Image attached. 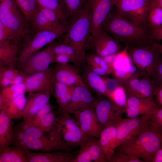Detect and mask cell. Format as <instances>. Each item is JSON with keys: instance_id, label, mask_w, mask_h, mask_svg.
Returning a JSON list of instances; mask_svg holds the SVG:
<instances>
[{"instance_id": "cell-46", "label": "cell", "mask_w": 162, "mask_h": 162, "mask_svg": "<svg viewBox=\"0 0 162 162\" xmlns=\"http://www.w3.org/2000/svg\"><path fill=\"white\" fill-rule=\"evenodd\" d=\"M70 86L56 80L54 82V96L56 102L58 101L71 88Z\"/></svg>"}, {"instance_id": "cell-36", "label": "cell", "mask_w": 162, "mask_h": 162, "mask_svg": "<svg viewBox=\"0 0 162 162\" xmlns=\"http://www.w3.org/2000/svg\"><path fill=\"white\" fill-rule=\"evenodd\" d=\"M15 1L30 26V23L40 8L37 0H15Z\"/></svg>"}, {"instance_id": "cell-16", "label": "cell", "mask_w": 162, "mask_h": 162, "mask_svg": "<svg viewBox=\"0 0 162 162\" xmlns=\"http://www.w3.org/2000/svg\"><path fill=\"white\" fill-rule=\"evenodd\" d=\"M97 100L92 94L88 87L76 86L75 87L69 104L62 110L59 111H64L72 114L75 111L94 108Z\"/></svg>"}, {"instance_id": "cell-25", "label": "cell", "mask_w": 162, "mask_h": 162, "mask_svg": "<svg viewBox=\"0 0 162 162\" xmlns=\"http://www.w3.org/2000/svg\"><path fill=\"white\" fill-rule=\"evenodd\" d=\"M51 96L40 92L28 93L23 112V121L28 124L38 111L50 101Z\"/></svg>"}, {"instance_id": "cell-26", "label": "cell", "mask_w": 162, "mask_h": 162, "mask_svg": "<svg viewBox=\"0 0 162 162\" xmlns=\"http://www.w3.org/2000/svg\"><path fill=\"white\" fill-rule=\"evenodd\" d=\"M54 76L55 80L67 85L88 87L79 74L76 68L69 64H56L54 67Z\"/></svg>"}, {"instance_id": "cell-45", "label": "cell", "mask_w": 162, "mask_h": 162, "mask_svg": "<svg viewBox=\"0 0 162 162\" xmlns=\"http://www.w3.org/2000/svg\"><path fill=\"white\" fill-rule=\"evenodd\" d=\"M110 162H144L137 158L124 153L118 150L116 151Z\"/></svg>"}, {"instance_id": "cell-21", "label": "cell", "mask_w": 162, "mask_h": 162, "mask_svg": "<svg viewBox=\"0 0 162 162\" xmlns=\"http://www.w3.org/2000/svg\"><path fill=\"white\" fill-rule=\"evenodd\" d=\"M106 162L102 152L99 140L88 137L76 152L72 162Z\"/></svg>"}, {"instance_id": "cell-34", "label": "cell", "mask_w": 162, "mask_h": 162, "mask_svg": "<svg viewBox=\"0 0 162 162\" xmlns=\"http://www.w3.org/2000/svg\"><path fill=\"white\" fill-rule=\"evenodd\" d=\"M0 90V109L5 104L26 92L24 84L10 85Z\"/></svg>"}, {"instance_id": "cell-24", "label": "cell", "mask_w": 162, "mask_h": 162, "mask_svg": "<svg viewBox=\"0 0 162 162\" xmlns=\"http://www.w3.org/2000/svg\"><path fill=\"white\" fill-rule=\"evenodd\" d=\"M96 54L102 57L116 54L122 50L120 44L108 33L101 31L90 38Z\"/></svg>"}, {"instance_id": "cell-32", "label": "cell", "mask_w": 162, "mask_h": 162, "mask_svg": "<svg viewBox=\"0 0 162 162\" xmlns=\"http://www.w3.org/2000/svg\"><path fill=\"white\" fill-rule=\"evenodd\" d=\"M54 41L50 43V44L55 55L64 54L69 56L73 59L74 63L77 66L84 63L74 47L70 44L62 40L58 42Z\"/></svg>"}, {"instance_id": "cell-28", "label": "cell", "mask_w": 162, "mask_h": 162, "mask_svg": "<svg viewBox=\"0 0 162 162\" xmlns=\"http://www.w3.org/2000/svg\"><path fill=\"white\" fill-rule=\"evenodd\" d=\"M14 127L5 110L0 109V149L9 146L12 141Z\"/></svg>"}, {"instance_id": "cell-4", "label": "cell", "mask_w": 162, "mask_h": 162, "mask_svg": "<svg viewBox=\"0 0 162 162\" xmlns=\"http://www.w3.org/2000/svg\"><path fill=\"white\" fill-rule=\"evenodd\" d=\"M91 12L88 2L77 18L69 26L62 40L71 45L84 63L86 48L91 35Z\"/></svg>"}, {"instance_id": "cell-35", "label": "cell", "mask_w": 162, "mask_h": 162, "mask_svg": "<svg viewBox=\"0 0 162 162\" xmlns=\"http://www.w3.org/2000/svg\"><path fill=\"white\" fill-rule=\"evenodd\" d=\"M0 162H27L26 157L18 147L8 146L0 149Z\"/></svg>"}, {"instance_id": "cell-56", "label": "cell", "mask_w": 162, "mask_h": 162, "mask_svg": "<svg viewBox=\"0 0 162 162\" xmlns=\"http://www.w3.org/2000/svg\"><path fill=\"white\" fill-rule=\"evenodd\" d=\"M153 45L155 49L162 54V44L154 41L153 42Z\"/></svg>"}, {"instance_id": "cell-50", "label": "cell", "mask_w": 162, "mask_h": 162, "mask_svg": "<svg viewBox=\"0 0 162 162\" xmlns=\"http://www.w3.org/2000/svg\"><path fill=\"white\" fill-rule=\"evenodd\" d=\"M86 62L87 64V66L97 74L102 76L110 74L104 69L95 64L88 61H86Z\"/></svg>"}, {"instance_id": "cell-23", "label": "cell", "mask_w": 162, "mask_h": 162, "mask_svg": "<svg viewBox=\"0 0 162 162\" xmlns=\"http://www.w3.org/2000/svg\"><path fill=\"white\" fill-rule=\"evenodd\" d=\"M64 26H66L61 23L53 11L40 7L30 24V28L33 32L56 29Z\"/></svg>"}, {"instance_id": "cell-6", "label": "cell", "mask_w": 162, "mask_h": 162, "mask_svg": "<svg viewBox=\"0 0 162 162\" xmlns=\"http://www.w3.org/2000/svg\"><path fill=\"white\" fill-rule=\"evenodd\" d=\"M69 27L34 32L24 39L19 54V64L67 31Z\"/></svg>"}, {"instance_id": "cell-9", "label": "cell", "mask_w": 162, "mask_h": 162, "mask_svg": "<svg viewBox=\"0 0 162 162\" xmlns=\"http://www.w3.org/2000/svg\"><path fill=\"white\" fill-rule=\"evenodd\" d=\"M152 0H115V7L121 15L147 28V13Z\"/></svg>"}, {"instance_id": "cell-30", "label": "cell", "mask_w": 162, "mask_h": 162, "mask_svg": "<svg viewBox=\"0 0 162 162\" xmlns=\"http://www.w3.org/2000/svg\"><path fill=\"white\" fill-rule=\"evenodd\" d=\"M81 77L89 88L99 94L105 96L107 90L104 77L95 73L87 66Z\"/></svg>"}, {"instance_id": "cell-10", "label": "cell", "mask_w": 162, "mask_h": 162, "mask_svg": "<svg viewBox=\"0 0 162 162\" xmlns=\"http://www.w3.org/2000/svg\"><path fill=\"white\" fill-rule=\"evenodd\" d=\"M150 117L141 116L134 118L122 117L118 120L115 124L116 134V148L148 128L150 124Z\"/></svg>"}, {"instance_id": "cell-42", "label": "cell", "mask_w": 162, "mask_h": 162, "mask_svg": "<svg viewBox=\"0 0 162 162\" xmlns=\"http://www.w3.org/2000/svg\"><path fill=\"white\" fill-rule=\"evenodd\" d=\"M150 76L157 86L162 85V54L160 53Z\"/></svg>"}, {"instance_id": "cell-51", "label": "cell", "mask_w": 162, "mask_h": 162, "mask_svg": "<svg viewBox=\"0 0 162 162\" xmlns=\"http://www.w3.org/2000/svg\"><path fill=\"white\" fill-rule=\"evenodd\" d=\"M28 75L20 70L14 76L10 82V85L24 84Z\"/></svg>"}, {"instance_id": "cell-40", "label": "cell", "mask_w": 162, "mask_h": 162, "mask_svg": "<svg viewBox=\"0 0 162 162\" xmlns=\"http://www.w3.org/2000/svg\"><path fill=\"white\" fill-rule=\"evenodd\" d=\"M56 115L53 110L46 115L35 127L44 132L48 131L55 126Z\"/></svg>"}, {"instance_id": "cell-31", "label": "cell", "mask_w": 162, "mask_h": 162, "mask_svg": "<svg viewBox=\"0 0 162 162\" xmlns=\"http://www.w3.org/2000/svg\"><path fill=\"white\" fill-rule=\"evenodd\" d=\"M26 99L25 94L20 95L5 104L0 109L4 108L10 119H19L22 117Z\"/></svg>"}, {"instance_id": "cell-44", "label": "cell", "mask_w": 162, "mask_h": 162, "mask_svg": "<svg viewBox=\"0 0 162 162\" xmlns=\"http://www.w3.org/2000/svg\"><path fill=\"white\" fill-rule=\"evenodd\" d=\"M92 62L101 67L106 71L110 74H112V69L104 58L95 54L90 53L86 56V62Z\"/></svg>"}, {"instance_id": "cell-12", "label": "cell", "mask_w": 162, "mask_h": 162, "mask_svg": "<svg viewBox=\"0 0 162 162\" xmlns=\"http://www.w3.org/2000/svg\"><path fill=\"white\" fill-rule=\"evenodd\" d=\"M122 85L127 96L142 98H154L158 86L150 76L137 73L122 82Z\"/></svg>"}, {"instance_id": "cell-33", "label": "cell", "mask_w": 162, "mask_h": 162, "mask_svg": "<svg viewBox=\"0 0 162 162\" xmlns=\"http://www.w3.org/2000/svg\"><path fill=\"white\" fill-rule=\"evenodd\" d=\"M146 24L151 35L162 25V8L152 1L147 13Z\"/></svg>"}, {"instance_id": "cell-49", "label": "cell", "mask_w": 162, "mask_h": 162, "mask_svg": "<svg viewBox=\"0 0 162 162\" xmlns=\"http://www.w3.org/2000/svg\"><path fill=\"white\" fill-rule=\"evenodd\" d=\"M104 78L107 93L108 92L112 91L118 86L120 85H122V83L116 78L112 79L104 77Z\"/></svg>"}, {"instance_id": "cell-27", "label": "cell", "mask_w": 162, "mask_h": 162, "mask_svg": "<svg viewBox=\"0 0 162 162\" xmlns=\"http://www.w3.org/2000/svg\"><path fill=\"white\" fill-rule=\"evenodd\" d=\"M116 128L115 124L103 129L99 138L100 147L107 162H110L116 150Z\"/></svg>"}, {"instance_id": "cell-57", "label": "cell", "mask_w": 162, "mask_h": 162, "mask_svg": "<svg viewBox=\"0 0 162 162\" xmlns=\"http://www.w3.org/2000/svg\"><path fill=\"white\" fill-rule=\"evenodd\" d=\"M152 2L162 8V0H152Z\"/></svg>"}, {"instance_id": "cell-22", "label": "cell", "mask_w": 162, "mask_h": 162, "mask_svg": "<svg viewBox=\"0 0 162 162\" xmlns=\"http://www.w3.org/2000/svg\"><path fill=\"white\" fill-rule=\"evenodd\" d=\"M21 150L27 162H72L75 156L73 152L64 151L32 152L25 147Z\"/></svg>"}, {"instance_id": "cell-15", "label": "cell", "mask_w": 162, "mask_h": 162, "mask_svg": "<svg viewBox=\"0 0 162 162\" xmlns=\"http://www.w3.org/2000/svg\"><path fill=\"white\" fill-rule=\"evenodd\" d=\"M91 12L92 26L90 38L101 31L104 20L115 7V0H88Z\"/></svg>"}, {"instance_id": "cell-52", "label": "cell", "mask_w": 162, "mask_h": 162, "mask_svg": "<svg viewBox=\"0 0 162 162\" xmlns=\"http://www.w3.org/2000/svg\"><path fill=\"white\" fill-rule=\"evenodd\" d=\"M72 62H74L73 60L69 56L64 54H59L55 55L54 63L65 64Z\"/></svg>"}, {"instance_id": "cell-8", "label": "cell", "mask_w": 162, "mask_h": 162, "mask_svg": "<svg viewBox=\"0 0 162 162\" xmlns=\"http://www.w3.org/2000/svg\"><path fill=\"white\" fill-rule=\"evenodd\" d=\"M55 127L61 136L70 146H82L88 137L81 129L75 120L70 114L64 111H58Z\"/></svg>"}, {"instance_id": "cell-13", "label": "cell", "mask_w": 162, "mask_h": 162, "mask_svg": "<svg viewBox=\"0 0 162 162\" xmlns=\"http://www.w3.org/2000/svg\"><path fill=\"white\" fill-rule=\"evenodd\" d=\"M55 80L54 67L28 76L24 84L26 92H40L52 95Z\"/></svg>"}, {"instance_id": "cell-18", "label": "cell", "mask_w": 162, "mask_h": 162, "mask_svg": "<svg viewBox=\"0 0 162 162\" xmlns=\"http://www.w3.org/2000/svg\"><path fill=\"white\" fill-rule=\"evenodd\" d=\"M128 46L125 45L124 49L116 53L112 66V74L122 83L137 73L136 68L128 52Z\"/></svg>"}, {"instance_id": "cell-53", "label": "cell", "mask_w": 162, "mask_h": 162, "mask_svg": "<svg viewBox=\"0 0 162 162\" xmlns=\"http://www.w3.org/2000/svg\"><path fill=\"white\" fill-rule=\"evenodd\" d=\"M154 98L158 107L162 108V85L157 87L154 92Z\"/></svg>"}, {"instance_id": "cell-3", "label": "cell", "mask_w": 162, "mask_h": 162, "mask_svg": "<svg viewBox=\"0 0 162 162\" xmlns=\"http://www.w3.org/2000/svg\"><path fill=\"white\" fill-rule=\"evenodd\" d=\"M11 144L14 146L24 147L30 150L39 152L72 151L71 147L62 138L55 126L48 131V136L44 138H37L26 135L14 128Z\"/></svg>"}, {"instance_id": "cell-1", "label": "cell", "mask_w": 162, "mask_h": 162, "mask_svg": "<svg viewBox=\"0 0 162 162\" xmlns=\"http://www.w3.org/2000/svg\"><path fill=\"white\" fill-rule=\"evenodd\" d=\"M101 31L110 34L120 44L128 46L154 41L151 39L148 28L138 25L121 15L115 7L103 22Z\"/></svg>"}, {"instance_id": "cell-54", "label": "cell", "mask_w": 162, "mask_h": 162, "mask_svg": "<svg viewBox=\"0 0 162 162\" xmlns=\"http://www.w3.org/2000/svg\"><path fill=\"white\" fill-rule=\"evenodd\" d=\"M151 38L153 40H162V25L156 31L151 35Z\"/></svg>"}, {"instance_id": "cell-19", "label": "cell", "mask_w": 162, "mask_h": 162, "mask_svg": "<svg viewBox=\"0 0 162 162\" xmlns=\"http://www.w3.org/2000/svg\"><path fill=\"white\" fill-rule=\"evenodd\" d=\"M158 108L154 98H142L128 96L125 112L127 118L150 116Z\"/></svg>"}, {"instance_id": "cell-29", "label": "cell", "mask_w": 162, "mask_h": 162, "mask_svg": "<svg viewBox=\"0 0 162 162\" xmlns=\"http://www.w3.org/2000/svg\"><path fill=\"white\" fill-rule=\"evenodd\" d=\"M40 7L53 11L63 25H70L68 13L63 0H36Z\"/></svg>"}, {"instance_id": "cell-41", "label": "cell", "mask_w": 162, "mask_h": 162, "mask_svg": "<svg viewBox=\"0 0 162 162\" xmlns=\"http://www.w3.org/2000/svg\"><path fill=\"white\" fill-rule=\"evenodd\" d=\"M150 118L149 127L162 134V108L158 107Z\"/></svg>"}, {"instance_id": "cell-5", "label": "cell", "mask_w": 162, "mask_h": 162, "mask_svg": "<svg viewBox=\"0 0 162 162\" xmlns=\"http://www.w3.org/2000/svg\"><path fill=\"white\" fill-rule=\"evenodd\" d=\"M0 21L17 37L24 39L33 32L15 0H0Z\"/></svg>"}, {"instance_id": "cell-48", "label": "cell", "mask_w": 162, "mask_h": 162, "mask_svg": "<svg viewBox=\"0 0 162 162\" xmlns=\"http://www.w3.org/2000/svg\"><path fill=\"white\" fill-rule=\"evenodd\" d=\"M17 38L19 37L14 35L10 30L0 21V42Z\"/></svg>"}, {"instance_id": "cell-7", "label": "cell", "mask_w": 162, "mask_h": 162, "mask_svg": "<svg viewBox=\"0 0 162 162\" xmlns=\"http://www.w3.org/2000/svg\"><path fill=\"white\" fill-rule=\"evenodd\" d=\"M154 41L128 46V52L137 73L150 76L152 73L160 54L153 45Z\"/></svg>"}, {"instance_id": "cell-47", "label": "cell", "mask_w": 162, "mask_h": 162, "mask_svg": "<svg viewBox=\"0 0 162 162\" xmlns=\"http://www.w3.org/2000/svg\"><path fill=\"white\" fill-rule=\"evenodd\" d=\"M75 87H72L57 102L59 107L58 111L62 110L69 104L71 98Z\"/></svg>"}, {"instance_id": "cell-43", "label": "cell", "mask_w": 162, "mask_h": 162, "mask_svg": "<svg viewBox=\"0 0 162 162\" xmlns=\"http://www.w3.org/2000/svg\"><path fill=\"white\" fill-rule=\"evenodd\" d=\"M54 108V106L50 104V101L49 102L38 111L30 122L27 124L35 127L41 119L47 114L53 110Z\"/></svg>"}, {"instance_id": "cell-20", "label": "cell", "mask_w": 162, "mask_h": 162, "mask_svg": "<svg viewBox=\"0 0 162 162\" xmlns=\"http://www.w3.org/2000/svg\"><path fill=\"white\" fill-rule=\"evenodd\" d=\"M23 40L16 38L0 42V66L17 68Z\"/></svg>"}, {"instance_id": "cell-39", "label": "cell", "mask_w": 162, "mask_h": 162, "mask_svg": "<svg viewBox=\"0 0 162 162\" xmlns=\"http://www.w3.org/2000/svg\"><path fill=\"white\" fill-rule=\"evenodd\" d=\"M19 71L17 68L0 66V89L10 85L12 80Z\"/></svg>"}, {"instance_id": "cell-14", "label": "cell", "mask_w": 162, "mask_h": 162, "mask_svg": "<svg viewBox=\"0 0 162 162\" xmlns=\"http://www.w3.org/2000/svg\"><path fill=\"white\" fill-rule=\"evenodd\" d=\"M94 111L99 123L103 128L115 124L122 117L125 111L106 97L98 99Z\"/></svg>"}, {"instance_id": "cell-37", "label": "cell", "mask_w": 162, "mask_h": 162, "mask_svg": "<svg viewBox=\"0 0 162 162\" xmlns=\"http://www.w3.org/2000/svg\"><path fill=\"white\" fill-rule=\"evenodd\" d=\"M105 97L112 101L118 106L125 110L128 96L125 89L122 85L118 86L112 91L107 92Z\"/></svg>"}, {"instance_id": "cell-55", "label": "cell", "mask_w": 162, "mask_h": 162, "mask_svg": "<svg viewBox=\"0 0 162 162\" xmlns=\"http://www.w3.org/2000/svg\"><path fill=\"white\" fill-rule=\"evenodd\" d=\"M152 162H162V142L156 152Z\"/></svg>"}, {"instance_id": "cell-11", "label": "cell", "mask_w": 162, "mask_h": 162, "mask_svg": "<svg viewBox=\"0 0 162 162\" xmlns=\"http://www.w3.org/2000/svg\"><path fill=\"white\" fill-rule=\"evenodd\" d=\"M55 56L50 43L42 50L32 54L19 63L17 68L30 75L48 69L54 62Z\"/></svg>"}, {"instance_id": "cell-17", "label": "cell", "mask_w": 162, "mask_h": 162, "mask_svg": "<svg viewBox=\"0 0 162 162\" xmlns=\"http://www.w3.org/2000/svg\"><path fill=\"white\" fill-rule=\"evenodd\" d=\"M72 114L82 130L87 137L99 138L104 128L98 120L94 108L75 111Z\"/></svg>"}, {"instance_id": "cell-38", "label": "cell", "mask_w": 162, "mask_h": 162, "mask_svg": "<svg viewBox=\"0 0 162 162\" xmlns=\"http://www.w3.org/2000/svg\"><path fill=\"white\" fill-rule=\"evenodd\" d=\"M63 0L68 13L71 25L82 12L86 3L85 0Z\"/></svg>"}, {"instance_id": "cell-2", "label": "cell", "mask_w": 162, "mask_h": 162, "mask_svg": "<svg viewBox=\"0 0 162 162\" xmlns=\"http://www.w3.org/2000/svg\"><path fill=\"white\" fill-rule=\"evenodd\" d=\"M162 142V134L149 127L116 148L144 162H152Z\"/></svg>"}]
</instances>
